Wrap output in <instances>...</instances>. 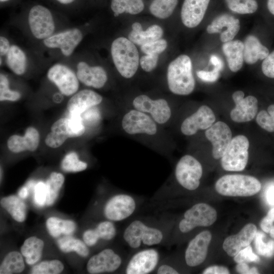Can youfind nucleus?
I'll return each mask as SVG.
<instances>
[{"label": "nucleus", "mask_w": 274, "mask_h": 274, "mask_svg": "<svg viewBox=\"0 0 274 274\" xmlns=\"http://www.w3.org/2000/svg\"><path fill=\"white\" fill-rule=\"evenodd\" d=\"M47 229L53 237H58L61 234L69 235L76 230L75 223L69 220H63L56 217H51L46 222Z\"/></svg>", "instance_id": "nucleus-33"}, {"label": "nucleus", "mask_w": 274, "mask_h": 274, "mask_svg": "<svg viewBox=\"0 0 274 274\" xmlns=\"http://www.w3.org/2000/svg\"><path fill=\"white\" fill-rule=\"evenodd\" d=\"M10 43L7 39L1 36L0 38V53L1 55H5L7 54L10 48Z\"/></svg>", "instance_id": "nucleus-55"}, {"label": "nucleus", "mask_w": 274, "mask_h": 274, "mask_svg": "<svg viewBox=\"0 0 274 274\" xmlns=\"http://www.w3.org/2000/svg\"><path fill=\"white\" fill-rule=\"evenodd\" d=\"M217 217V212L213 208L205 203H198L185 212L179 228L182 233H187L197 227L211 226Z\"/></svg>", "instance_id": "nucleus-8"}, {"label": "nucleus", "mask_w": 274, "mask_h": 274, "mask_svg": "<svg viewBox=\"0 0 274 274\" xmlns=\"http://www.w3.org/2000/svg\"><path fill=\"white\" fill-rule=\"evenodd\" d=\"M47 77L54 83L64 95L70 96L79 88L77 76L69 67L61 64H56L48 70Z\"/></svg>", "instance_id": "nucleus-14"}, {"label": "nucleus", "mask_w": 274, "mask_h": 274, "mask_svg": "<svg viewBox=\"0 0 274 274\" xmlns=\"http://www.w3.org/2000/svg\"><path fill=\"white\" fill-rule=\"evenodd\" d=\"M210 61L215 66V68L221 70L223 67V64L221 60L216 55H213L211 56Z\"/></svg>", "instance_id": "nucleus-57"}, {"label": "nucleus", "mask_w": 274, "mask_h": 274, "mask_svg": "<svg viewBox=\"0 0 274 274\" xmlns=\"http://www.w3.org/2000/svg\"><path fill=\"white\" fill-rule=\"evenodd\" d=\"M158 59V54H146L140 59V64L144 71L150 72L156 67Z\"/></svg>", "instance_id": "nucleus-49"}, {"label": "nucleus", "mask_w": 274, "mask_h": 274, "mask_svg": "<svg viewBox=\"0 0 274 274\" xmlns=\"http://www.w3.org/2000/svg\"><path fill=\"white\" fill-rule=\"evenodd\" d=\"M157 274H178L179 272L172 266L163 264L160 265L157 269Z\"/></svg>", "instance_id": "nucleus-54"}, {"label": "nucleus", "mask_w": 274, "mask_h": 274, "mask_svg": "<svg viewBox=\"0 0 274 274\" xmlns=\"http://www.w3.org/2000/svg\"><path fill=\"white\" fill-rule=\"evenodd\" d=\"M244 48V43L238 40H231L222 45V52L230 70L233 72L238 71L243 66Z\"/></svg>", "instance_id": "nucleus-29"}, {"label": "nucleus", "mask_w": 274, "mask_h": 274, "mask_svg": "<svg viewBox=\"0 0 274 274\" xmlns=\"http://www.w3.org/2000/svg\"><path fill=\"white\" fill-rule=\"evenodd\" d=\"M178 0H153L150 4L151 13L159 19L169 17L174 11Z\"/></svg>", "instance_id": "nucleus-39"}, {"label": "nucleus", "mask_w": 274, "mask_h": 274, "mask_svg": "<svg viewBox=\"0 0 274 274\" xmlns=\"http://www.w3.org/2000/svg\"><path fill=\"white\" fill-rule=\"evenodd\" d=\"M234 261L237 263L259 261V257L252 251V247L249 245L238 252L234 257Z\"/></svg>", "instance_id": "nucleus-47"}, {"label": "nucleus", "mask_w": 274, "mask_h": 274, "mask_svg": "<svg viewBox=\"0 0 274 274\" xmlns=\"http://www.w3.org/2000/svg\"><path fill=\"white\" fill-rule=\"evenodd\" d=\"M64 177L59 173H52L46 182L47 198L46 204L52 205L56 200L59 191L63 184Z\"/></svg>", "instance_id": "nucleus-38"}, {"label": "nucleus", "mask_w": 274, "mask_h": 274, "mask_svg": "<svg viewBox=\"0 0 274 274\" xmlns=\"http://www.w3.org/2000/svg\"><path fill=\"white\" fill-rule=\"evenodd\" d=\"M203 274H229V270L223 266L214 265L206 268L203 271Z\"/></svg>", "instance_id": "nucleus-52"}, {"label": "nucleus", "mask_w": 274, "mask_h": 274, "mask_svg": "<svg viewBox=\"0 0 274 274\" xmlns=\"http://www.w3.org/2000/svg\"><path fill=\"white\" fill-rule=\"evenodd\" d=\"M236 270L239 273H259L255 267L250 268L246 263H238Z\"/></svg>", "instance_id": "nucleus-53"}, {"label": "nucleus", "mask_w": 274, "mask_h": 274, "mask_svg": "<svg viewBox=\"0 0 274 274\" xmlns=\"http://www.w3.org/2000/svg\"><path fill=\"white\" fill-rule=\"evenodd\" d=\"M121 257L111 249H105L92 256L87 262V270L91 274L116 271L121 265Z\"/></svg>", "instance_id": "nucleus-18"}, {"label": "nucleus", "mask_w": 274, "mask_h": 274, "mask_svg": "<svg viewBox=\"0 0 274 274\" xmlns=\"http://www.w3.org/2000/svg\"><path fill=\"white\" fill-rule=\"evenodd\" d=\"M168 89L173 93L187 95L191 93L195 86L192 73V62L187 55H181L168 65L167 71Z\"/></svg>", "instance_id": "nucleus-1"}, {"label": "nucleus", "mask_w": 274, "mask_h": 274, "mask_svg": "<svg viewBox=\"0 0 274 274\" xmlns=\"http://www.w3.org/2000/svg\"><path fill=\"white\" fill-rule=\"evenodd\" d=\"M215 189L220 194L227 196H250L261 189L260 181L256 178L244 175H227L219 179Z\"/></svg>", "instance_id": "nucleus-3"}, {"label": "nucleus", "mask_w": 274, "mask_h": 274, "mask_svg": "<svg viewBox=\"0 0 274 274\" xmlns=\"http://www.w3.org/2000/svg\"><path fill=\"white\" fill-rule=\"evenodd\" d=\"M132 30L128 36V39L134 44L142 46L148 43L160 39L163 36L162 28L158 25L149 26L143 31L142 25L134 22L132 25Z\"/></svg>", "instance_id": "nucleus-27"}, {"label": "nucleus", "mask_w": 274, "mask_h": 274, "mask_svg": "<svg viewBox=\"0 0 274 274\" xmlns=\"http://www.w3.org/2000/svg\"><path fill=\"white\" fill-rule=\"evenodd\" d=\"M64 269L63 264L59 260L43 261L35 265L30 271L31 274H59Z\"/></svg>", "instance_id": "nucleus-40"}, {"label": "nucleus", "mask_w": 274, "mask_h": 274, "mask_svg": "<svg viewBox=\"0 0 274 274\" xmlns=\"http://www.w3.org/2000/svg\"><path fill=\"white\" fill-rule=\"evenodd\" d=\"M28 23L32 35L38 39H45L51 36L55 29L53 18L50 11L41 5L30 9Z\"/></svg>", "instance_id": "nucleus-12"}, {"label": "nucleus", "mask_w": 274, "mask_h": 274, "mask_svg": "<svg viewBox=\"0 0 274 274\" xmlns=\"http://www.w3.org/2000/svg\"><path fill=\"white\" fill-rule=\"evenodd\" d=\"M263 73L266 77L274 78V51L263 59L261 65Z\"/></svg>", "instance_id": "nucleus-50"}, {"label": "nucleus", "mask_w": 274, "mask_h": 274, "mask_svg": "<svg viewBox=\"0 0 274 274\" xmlns=\"http://www.w3.org/2000/svg\"><path fill=\"white\" fill-rule=\"evenodd\" d=\"M266 235L260 231H257L254 238V244L256 253L262 256L271 257L274 255V240L264 242Z\"/></svg>", "instance_id": "nucleus-42"}, {"label": "nucleus", "mask_w": 274, "mask_h": 274, "mask_svg": "<svg viewBox=\"0 0 274 274\" xmlns=\"http://www.w3.org/2000/svg\"><path fill=\"white\" fill-rule=\"evenodd\" d=\"M102 100V96L96 92L84 89L74 94L68 100L67 109L70 115H81L88 109Z\"/></svg>", "instance_id": "nucleus-24"}, {"label": "nucleus", "mask_w": 274, "mask_h": 274, "mask_svg": "<svg viewBox=\"0 0 274 274\" xmlns=\"http://www.w3.org/2000/svg\"><path fill=\"white\" fill-rule=\"evenodd\" d=\"M167 43L165 40H158L146 43L141 46V49L146 54H159L167 48Z\"/></svg>", "instance_id": "nucleus-46"}, {"label": "nucleus", "mask_w": 274, "mask_h": 274, "mask_svg": "<svg viewBox=\"0 0 274 274\" xmlns=\"http://www.w3.org/2000/svg\"><path fill=\"white\" fill-rule=\"evenodd\" d=\"M256 226L249 223L238 233L228 236L224 241L223 249L230 256H234L241 250L250 245L257 233Z\"/></svg>", "instance_id": "nucleus-22"}, {"label": "nucleus", "mask_w": 274, "mask_h": 274, "mask_svg": "<svg viewBox=\"0 0 274 274\" xmlns=\"http://www.w3.org/2000/svg\"><path fill=\"white\" fill-rule=\"evenodd\" d=\"M47 190L45 183L38 182L35 186L34 200L38 206L42 207L46 204Z\"/></svg>", "instance_id": "nucleus-48"}, {"label": "nucleus", "mask_w": 274, "mask_h": 274, "mask_svg": "<svg viewBox=\"0 0 274 274\" xmlns=\"http://www.w3.org/2000/svg\"><path fill=\"white\" fill-rule=\"evenodd\" d=\"M9 83L7 78L3 74L0 75V100L17 101L21 97L19 92L11 90L9 87Z\"/></svg>", "instance_id": "nucleus-45"}, {"label": "nucleus", "mask_w": 274, "mask_h": 274, "mask_svg": "<svg viewBox=\"0 0 274 274\" xmlns=\"http://www.w3.org/2000/svg\"><path fill=\"white\" fill-rule=\"evenodd\" d=\"M266 197L268 203L274 206V186H271L267 190Z\"/></svg>", "instance_id": "nucleus-58"}, {"label": "nucleus", "mask_w": 274, "mask_h": 274, "mask_svg": "<svg viewBox=\"0 0 274 274\" xmlns=\"http://www.w3.org/2000/svg\"><path fill=\"white\" fill-rule=\"evenodd\" d=\"M159 259L158 251L152 248L146 249L134 254L127 263L125 273L127 274H148L157 267Z\"/></svg>", "instance_id": "nucleus-17"}, {"label": "nucleus", "mask_w": 274, "mask_h": 274, "mask_svg": "<svg viewBox=\"0 0 274 274\" xmlns=\"http://www.w3.org/2000/svg\"><path fill=\"white\" fill-rule=\"evenodd\" d=\"M224 28H226V30L220 34L221 41L225 43L232 40L240 29L239 19L228 14L219 15L208 25L207 31L210 34L221 33Z\"/></svg>", "instance_id": "nucleus-21"}, {"label": "nucleus", "mask_w": 274, "mask_h": 274, "mask_svg": "<svg viewBox=\"0 0 274 274\" xmlns=\"http://www.w3.org/2000/svg\"><path fill=\"white\" fill-rule=\"evenodd\" d=\"M244 96V92L241 90L236 91L232 95L235 107L231 111L230 115L232 120L235 122L250 121L257 113L258 102L256 97L252 95Z\"/></svg>", "instance_id": "nucleus-13"}, {"label": "nucleus", "mask_w": 274, "mask_h": 274, "mask_svg": "<svg viewBox=\"0 0 274 274\" xmlns=\"http://www.w3.org/2000/svg\"><path fill=\"white\" fill-rule=\"evenodd\" d=\"M265 217L271 221H274V208L271 209L268 212L267 215Z\"/></svg>", "instance_id": "nucleus-61"}, {"label": "nucleus", "mask_w": 274, "mask_h": 274, "mask_svg": "<svg viewBox=\"0 0 274 274\" xmlns=\"http://www.w3.org/2000/svg\"><path fill=\"white\" fill-rule=\"evenodd\" d=\"M0 203L1 206L17 222H22L25 220L26 206L21 198L15 195H10L3 197Z\"/></svg>", "instance_id": "nucleus-32"}, {"label": "nucleus", "mask_w": 274, "mask_h": 274, "mask_svg": "<svg viewBox=\"0 0 274 274\" xmlns=\"http://www.w3.org/2000/svg\"><path fill=\"white\" fill-rule=\"evenodd\" d=\"M111 53L119 74L126 79L132 77L140 63L139 53L135 44L126 38H118L112 43Z\"/></svg>", "instance_id": "nucleus-2"}, {"label": "nucleus", "mask_w": 274, "mask_h": 274, "mask_svg": "<svg viewBox=\"0 0 274 274\" xmlns=\"http://www.w3.org/2000/svg\"><path fill=\"white\" fill-rule=\"evenodd\" d=\"M111 8L115 16L123 13L135 15L144 8L143 0H112Z\"/></svg>", "instance_id": "nucleus-36"}, {"label": "nucleus", "mask_w": 274, "mask_h": 274, "mask_svg": "<svg viewBox=\"0 0 274 274\" xmlns=\"http://www.w3.org/2000/svg\"><path fill=\"white\" fill-rule=\"evenodd\" d=\"M44 246V242L36 236H30L25 240L21 246V252L27 264L33 265L40 260Z\"/></svg>", "instance_id": "nucleus-31"}, {"label": "nucleus", "mask_w": 274, "mask_h": 274, "mask_svg": "<svg viewBox=\"0 0 274 274\" xmlns=\"http://www.w3.org/2000/svg\"><path fill=\"white\" fill-rule=\"evenodd\" d=\"M260 225L263 231L268 233L273 225V222L265 217L261 221Z\"/></svg>", "instance_id": "nucleus-56"}, {"label": "nucleus", "mask_w": 274, "mask_h": 274, "mask_svg": "<svg viewBox=\"0 0 274 274\" xmlns=\"http://www.w3.org/2000/svg\"><path fill=\"white\" fill-rule=\"evenodd\" d=\"M211 239V232L205 230L189 242L185 254V261L188 266L195 267L204 261Z\"/></svg>", "instance_id": "nucleus-19"}, {"label": "nucleus", "mask_w": 274, "mask_h": 274, "mask_svg": "<svg viewBox=\"0 0 274 274\" xmlns=\"http://www.w3.org/2000/svg\"><path fill=\"white\" fill-rule=\"evenodd\" d=\"M210 0H184L181 11L183 24L194 28L202 20Z\"/></svg>", "instance_id": "nucleus-23"}, {"label": "nucleus", "mask_w": 274, "mask_h": 274, "mask_svg": "<svg viewBox=\"0 0 274 274\" xmlns=\"http://www.w3.org/2000/svg\"><path fill=\"white\" fill-rule=\"evenodd\" d=\"M77 76L84 85L97 89L102 88L108 80L107 73L101 66H90L83 61L77 65Z\"/></svg>", "instance_id": "nucleus-25"}, {"label": "nucleus", "mask_w": 274, "mask_h": 274, "mask_svg": "<svg viewBox=\"0 0 274 274\" xmlns=\"http://www.w3.org/2000/svg\"><path fill=\"white\" fill-rule=\"evenodd\" d=\"M158 124L147 114L133 109L123 116L121 126L129 135H154L158 131Z\"/></svg>", "instance_id": "nucleus-9"}, {"label": "nucleus", "mask_w": 274, "mask_h": 274, "mask_svg": "<svg viewBox=\"0 0 274 274\" xmlns=\"http://www.w3.org/2000/svg\"><path fill=\"white\" fill-rule=\"evenodd\" d=\"M62 169L67 172H78L86 169L87 164L79 159L75 152H70L66 154L61 162Z\"/></svg>", "instance_id": "nucleus-43"}, {"label": "nucleus", "mask_w": 274, "mask_h": 274, "mask_svg": "<svg viewBox=\"0 0 274 274\" xmlns=\"http://www.w3.org/2000/svg\"><path fill=\"white\" fill-rule=\"evenodd\" d=\"M215 120V115L211 108L203 105L185 119L181 125V131L185 135H193L199 130L208 129Z\"/></svg>", "instance_id": "nucleus-16"}, {"label": "nucleus", "mask_w": 274, "mask_h": 274, "mask_svg": "<svg viewBox=\"0 0 274 274\" xmlns=\"http://www.w3.org/2000/svg\"><path fill=\"white\" fill-rule=\"evenodd\" d=\"M256 121L262 129L268 132H274V105H270L267 111H260L256 116Z\"/></svg>", "instance_id": "nucleus-44"}, {"label": "nucleus", "mask_w": 274, "mask_h": 274, "mask_svg": "<svg viewBox=\"0 0 274 274\" xmlns=\"http://www.w3.org/2000/svg\"><path fill=\"white\" fill-rule=\"evenodd\" d=\"M175 174L180 185L188 190H194L200 184L202 175V166L193 156L185 155L177 162Z\"/></svg>", "instance_id": "nucleus-7"}, {"label": "nucleus", "mask_w": 274, "mask_h": 274, "mask_svg": "<svg viewBox=\"0 0 274 274\" xmlns=\"http://www.w3.org/2000/svg\"><path fill=\"white\" fill-rule=\"evenodd\" d=\"M83 38L80 29L72 28L51 36L43 41L44 45L51 48H59L65 56L71 55Z\"/></svg>", "instance_id": "nucleus-20"}, {"label": "nucleus", "mask_w": 274, "mask_h": 274, "mask_svg": "<svg viewBox=\"0 0 274 274\" xmlns=\"http://www.w3.org/2000/svg\"><path fill=\"white\" fill-rule=\"evenodd\" d=\"M249 145L248 138L244 135H238L232 138L221 157L222 168L227 171L244 170L248 161Z\"/></svg>", "instance_id": "nucleus-6"}, {"label": "nucleus", "mask_w": 274, "mask_h": 274, "mask_svg": "<svg viewBox=\"0 0 274 274\" xmlns=\"http://www.w3.org/2000/svg\"><path fill=\"white\" fill-rule=\"evenodd\" d=\"M1 2H6V1H8L9 0H0Z\"/></svg>", "instance_id": "nucleus-64"}, {"label": "nucleus", "mask_w": 274, "mask_h": 274, "mask_svg": "<svg viewBox=\"0 0 274 274\" xmlns=\"http://www.w3.org/2000/svg\"><path fill=\"white\" fill-rule=\"evenodd\" d=\"M267 7L270 13L274 15V0H267Z\"/></svg>", "instance_id": "nucleus-60"}, {"label": "nucleus", "mask_w": 274, "mask_h": 274, "mask_svg": "<svg viewBox=\"0 0 274 274\" xmlns=\"http://www.w3.org/2000/svg\"><path fill=\"white\" fill-rule=\"evenodd\" d=\"M6 55L8 67L17 75L23 74L26 68V57L24 52L19 47L12 45Z\"/></svg>", "instance_id": "nucleus-34"}, {"label": "nucleus", "mask_w": 274, "mask_h": 274, "mask_svg": "<svg viewBox=\"0 0 274 274\" xmlns=\"http://www.w3.org/2000/svg\"><path fill=\"white\" fill-rule=\"evenodd\" d=\"M123 237L130 248L136 249L142 245L152 246L160 244L163 234L157 228L147 226L142 221L135 220L124 229Z\"/></svg>", "instance_id": "nucleus-5"}, {"label": "nucleus", "mask_w": 274, "mask_h": 274, "mask_svg": "<svg viewBox=\"0 0 274 274\" xmlns=\"http://www.w3.org/2000/svg\"><path fill=\"white\" fill-rule=\"evenodd\" d=\"M206 138L212 143V155L216 159L222 157L232 140V132L225 122L218 121L206 129Z\"/></svg>", "instance_id": "nucleus-15"}, {"label": "nucleus", "mask_w": 274, "mask_h": 274, "mask_svg": "<svg viewBox=\"0 0 274 274\" xmlns=\"http://www.w3.org/2000/svg\"><path fill=\"white\" fill-rule=\"evenodd\" d=\"M136 208V201L133 197L126 194H118L107 201L104 214L110 221H121L131 216Z\"/></svg>", "instance_id": "nucleus-11"}, {"label": "nucleus", "mask_w": 274, "mask_h": 274, "mask_svg": "<svg viewBox=\"0 0 274 274\" xmlns=\"http://www.w3.org/2000/svg\"><path fill=\"white\" fill-rule=\"evenodd\" d=\"M116 234V229L111 221H104L98 224L94 229H89L83 234V239L89 247L95 245L99 239L109 241Z\"/></svg>", "instance_id": "nucleus-28"}, {"label": "nucleus", "mask_w": 274, "mask_h": 274, "mask_svg": "<svg viewBox=\"0 0 274 274\" xmlns=\"http://www.w3.org/2000/svg\"><path fill=\"white\" fill-rule=\"evenodd\" d=\"M85 127L81 115H70L55 121L51 127V131L46 136L45 142L52 148L61 146L68 138L81 136Z\"/></svg>", "instance_id": "nucleus-4"}, {"label": "nucleus", "mask_w": 274, "mask_h": 274, "mask_svg": "<svg viewBox=\"0 0 274 274\" xmlns=\"http://www.w3.org/2000/svg\"><path fill=\"white\" fill-rule=\"evenodd\" d=\"M228 8L232 11L247 14L255 12L258 9L256 0H225Z\"/></svg>", "instance_id": "nucleus-41"}, {"label": "nucleus", "mask_w": 274, "mask_h": 274, "mask_svg": "<svg viewBox=\"0 0 274 274\" xmlns=\"http://www.w3.org/2000/svg\"><path fill=\"white\" fill-rule=\"evenodd\" d=\"M244 45V59L248 64H253L258 60L264 59L269 54V50L254 36H248Z\"/></svg>", "instance_id": "nucleus-30"}, {"label": "nucleus", "mask_w": 274, "mask_h": 274, "mask_svg": "<svg viewBox=\"0 0 274 274\" xmlns=\"http://www.w3.org/2000/svg\"><path fill=\"white\" fill-rule=\"evenodd\" d=\"M270 236L274 239V225H272L271 228L269 232Z\"/></svg>", "instance_id": "nucleus-63"}, {"label": "nucleus", "mask_w": 274, "mask_h": 274, "mask_svg": "<svg viewBox=\"0 0 274 274\" xmlns=\"http://www.w3.org/2000/svg\"><path fill=\"white\" fill-rule=\"evenodd\" d=\"M59 3L63 4H68L72 3L74 0H57Z\"/></svg>", "instance_id": "nucleus-62"}, {"label": "nucleus", "mask_w": 274, "mask_h": 274, "mask_svg": "<svg viewBox=\"0 0 274 274\" xmlns=\"http://www.w3.org/2000/svg\"><path fill=\"white\" fill-rule=\"evenodd\" d=\"M197 77L201 80L208 82H214L220 77V70L214 68L211 71H199L197 72Z\"/></svg>", "instance_id": "nucleus-51"}, {"label": "nucleus", "mask_w": 274, "mask_h": 274, "mask_svg": "<svg viewBox=\"0 0 274 274\" xmlns=\"http://www.w3.org/2000/svg\"><path fill=\"white\" fill-rule=\"evenodd\" d=\"M18 195L21 199H25L28 196V190L26 187H22L18 192Z\"/></svg>", "instance_id": "nucleus-59"}, {"label": "nucleus", "mask_w": 274, "mask_h": 274, "mask_svg": "<svg viewBox=\"0 0 274 274\" xmlns=\"http://www.w3.org/2000/svg\"><path fill=\"white\" fill-rule=\"evenodd\" d=\"M134 109L148 114L158 124H164L172 116L170 107L163 98L152 99L145 94L136 96L132 101Z\"/></svg>", "instance_id": "nucleus-10"}, {"label": "nucleus", "mask_w": 274, "mask_h": 274, "mask_svg": "<svg viewBox=\"0 0 274 274\" xmlns=\"http://www.w3.org/2000/svg\"><path fill=\"white\" fill-rule=\"evenodd\" d=\"M22 256L15 251L8 253L0 265V273L16 274L22 272L25 268Z\"/></svg>", "instance_id": "nucleus-35"}, {"label": "nucleus", "mask_w": 274, "mask_h": 274, "mask_svg": "<svg viewBox=\"0 0 274 274\" xmlns=\"http://www.w3.org/2000/svg\"><path fill=\"white\" fill-rule=\"evenodd\" d=\"M57 244L59 249L64 253L74 251L83 257L89 254V249L84 242L73 237H62L58 240Z\"/></svg>", "instance_id": "nucleus-37"}, {"label": "nucleus", "mask_w": 274, "mask_h": 274, "mask_svg": "<svg viewBox=\"0 0 274 274\" xmlns=\"http://www.w3.org/2000/svg\"><path fill=\"white\" fill-rule=\"evenodd\" d=\"M40 135L33 127H28L24 136L13 135L7 141V147L13 153L24 151H35L38 147Z\"/></svg>", "instance_id": "nucleus-26"}]
</instances>
